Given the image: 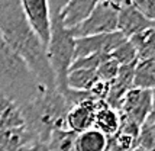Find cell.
<instances>
[{"instance_id":"cell-1","label":"cell","mask_w":155,"mask_h":151,"mask_svg":"<svg viewBox=\"0 0 155 151\" xmlns=\"http://www.w3.org/2000/svg\"><path fill=\"white\" fill-rule=\"evenodd\" d=\"M0 34L7 45L26 62L42 87L57 89L47 49L29 26L20 0H0Z\"/></svg>"},{"instance_id":"cell-2","label":"cell","mask_w":155,"mask_h":151,"mask_svg":"<svg viewBox=\"0 0 155 151\" xmlns=\"http://www.w3.org/2000/svg\"><path fill=\"white\" fill-rule=\"evenodd\" d=\"M70 103L57 89H42L35 99L20 106L25 126L41 143H48L57 129H68Z\"/></svg>"},{"instance_id":"cell-3","label":"cell","mask_w":155,"mask_h":151,"mask_svg":"<svg viewBox=\"0 0 155 151\" xmlns=\"http://www.w3.org/2000/svg\"><path fill=\"white\" fill-rule=\"evenodd\" d=\"M42 89L45 87L39 84L26 62L0 34V97H6L20 108L35 99Z\"/></svg>"},{"instance_id":"cell-4","label":"cell","mask_w":155,"mask_h":151,"mask_svg":"<svg viewBox=\"0 0 155 151\" xmlns=\"http://www.w3.org/2000/svg\"><path fill=\"white\" fill-rule=\"evenodd\" d=\"M65 2L55 0L49 3L51 13V39L47 48V57L51 70L55 76V87L62 96L67 95V76L70 67L74 61V47L75 39L71 36V32L64 28L60 19L61 7Z\"/></svg>"},{"instance_id":"cell-5","label":"cell","mask_w":155,"mask_h":151,"mask_svg":"<svg viewBox=\"0 0 155 151\" xmlns=\"http://www.w3.org/2000/svg\"><path fill=\"white\" fill-rule=\"evenodd\" d=\"M117 13H119V2H97L93 12L86 21L77 28L71 29V36L74 39L104 35L117 32Z\"/></svg>"},{"instance_id":"cell-6","label":"cell","mask_w":155,"mask_h":151,"mask_svg":"<svg viewBox=\"0 0 155 151\" xmlns=\"http://www.w3.org/2000/svg\"><path fill=\"white\" fill-rule=\"evenodd\" d=\"M23 13L31 29L39 38L44 48H48L51 39V13L48 0H20Z\"/></svg>"},{"instance_id":"cell-7","label":"cell","mask_w":155,"mask_h":151,"mask_svg":"<svg viewBox=\"0 0 155 151\" xmlns=\"http://www.w3.org/2000/svg\"><path fill=\"white\" fill-rule=\"evenodd\" d=\"M128 39L122 32H113V34L104 35H94V36H86L75 39L74 47V60L88 57L94 54H106L110 55V52L116 49L122 42Z\"/></svg>"},{"instance_id":"cell-8","label":"cell","mask_w":155,"mask_h":151,"mask_svg":"<svg viewBox=\"0 0 155 151\" xmlns=\"http://www.w3.org/2000/svg\"><path fill=\"white\" fill-rule=\"evenodd\" d=\"M155 29V22L149 21L138 10L134 2H119L117 13V31L126 38L143 34L147 31Z\"/></svg>"},{"instance_id":"cell-9","label":"cell","mask_w":155,"mask_h":151,"mask_svg":"<svg viewBox=\"0 0 155 151\" xmlns=\"http://www.w3.org/2000/svg\"><path fill=\"white\" fill-rule=\"evenodd\" d=\"M149 110H151V90L132 87L123 97L119 113L123 118L143 126L147 124Z\"/></svg>"},{"instance_id":"cell-10","label":"cell","mask_w":155,"mask_h":151,"mask_svg":"<svg viewBox=\"0 0 155 151\" xmlns=\"http://www.w3.org/2000/svg\"><path fill=\"white\" fill-rule=\"evenodd\" d=\"M103 102L90 99L86 102L73 106L67 115V126L75 134H81L84 131L91 129L94 125V118L97 109Z\"/></svg>"},{"instance_id":"cell-11","label":"cell","mask_w":155,"mask_h":151,"mask_svg":"<svg viewBox=\"0 0 155 151\" xmlns=\"http://www.w3.org/2000/svg\"><path fill=\"white\" fill-rule=\"evenodd\" d=\"M96 3V0H67L60 12V19L64 28L71 31L81 25L93 12Z\"/></svg>"},{"instance_id":"cell-12","label":"cell","mask_w":155,"mask_h":151,"mask_svg":"<svg viewBox=\"0 0 155 151\" xmlns=\"http://www.w3.org/2000/svg\"><path fill=\"white\" fill-rule=\"evenodd\" d=\"M35 141H38L36 137L25 125L0 131V150L3 151H19L22 147Z\"/></svg>"},{"instance_id":"cell-13","label":"cell","mask_w":155,"mask_h":151,"mask_svg":"<svg viewBox=\"0 0 155 151\" xmlns=\"http://www.w3.org/2000/svg\"><path fill=\"white\" fill-rule=\"evenodd\" d=\"M119 126H120V113L117 110L109 108L106 102H103L100 108L97 109L93 128L100 131L107 138H112L117 134Z\"/></svg>"},{"instance_id":"cell-14","label":"cell","mask_w":155,"mask_h":151,"mask_svg":"<svg viewBox=\"0 0 155 151\" xmlns=\"http://www.w3.org/2000/svg\"><path fill=\"white\" fill-rule=\"evenodd\" d=\"M109 138L100 131L87 129L81 134H77L75 138V151H106Z\"/></svg>"},{"instance_id":"cell-15","label":"cell","mask_w":155,"mask_h":151,"mask_svg":"<svg viewBox=\"0 0 155 151\" xmlns=\"http://www.w3.org/2000/svg\"><path fill=\"white\" fill-rule=\"evenodd\" d=\"M25 121L20 108L6 97H0V131L23 126Z\"/></svg>"},{"instance_id":"cell-16","label":"cell","mask_w":155,"mask_h":151,"mask_svg":"<svg viewBox=\"0 0 155 151\" xmlns=\"http://www.w3.org/2000/svg\"><path fill=\"white\" fill-rule=\"evenodd\" d=\"M134 89L152 90L155 87V60L138 61L134 73Z\"/></svg>"},{"instance_id":"cell-17","label":"cell","mask_w":155,"mask_h":151,"mask_svg":"<svg viewBox=\"0 0 155 151\" xmlns=\"http://www.w3.org/2000/svg\"><path fill=\"white\" fill-rule=\"evenodd\" d=\"M97 80V73L94 70H70L67 76V86L68 89L77 92H90Z\"/></svg>"},{"instance_id":"cell-18","label":"cell","mask_w":155,"mask_h":151,"mask_svg":"<svg viewBox=\"0 0 155 151\" xmlns=\"http://www.w3.org/2000/svg\"><path fill=\"white\" fill-rule=\"evenodd\" d=\"M77 134L70 129H57L51 134L48 145L51 151H75Z\"/></svg>"},{"instance_id":"cell-19","label":"cell","mask_w":155,"mask_h":151,"mask_svg":"<svg viewBox=\"0 0 155 151\" xmlns=\"http://www.w3.org/2000/svg\"><path fill=\"white\" fill-rule=\"evenodd\" d=\"M110 58L115 60L120 67L122 65H132V64L138 62V52H136L135 47L130 44V41L126 39L110 52Z\"/></svg>"},{"instance_id":"cell-20","label":"cell","mask_w":155,"mask_h":151,"mask_svg":"<svg viewBox=\"0 0 155 151\" xmlns=\"http://www.w3.org/2000/svg\"><path fill=\"white\" fill-rule=\"evenodd\" d=\"M119 69H120V65H119L115 60H112L110 55H109L107 60H104V61L99 65V69L96 70L97 79L101 80V82H106V83H110V84H112V83L116 80V77H117Z\"/></svg>"},{"instance_id":"cell-21","label":"cell","mask_w":155,"mask_h":151,"mask_svg":"<svg viewBox=\"0 0 155 151\" xmlns=\"http://www.w3.org/2000/svg\"><path fill=\"white\" fill-rule=\"evenodd\" d=\"M109 55L106 54H94L88 55V57H83V58H77L73 61L70 70H97L99 65L104 60H107Z\"/></svg>"},{"instance_id":"cell-22","label":"cell","mask_w":155,"mask_h":151,"mask_svg":"<svg viewBox=\"0 0 155 151\" xmlns=\"http://www.w3.org/2000/svg\"><path fill=\"white\" fill-rule=\"evenodd\" d=\"M134 5L145 18L155 22V0H135Z\"/></svg>"},{"instance_id":"cell-23","label":"cell","mask_w":155,"mask_h":151,"mask_svg":"<svg viewBox=\"0 0 155 151\" xmlns=\"http://www.w3.org/2000/svg\"><path fill=\"white\" fill-rule=\"evenodd\" d=\"M109 89H110V83L97 80V82L94 83V86L90 89V93H91V96L94 97L96 100H99V102H104V100H106V97H107Z\"/></svg>"},{"instance_id":"cell-24","label":"cell","mask_w":155,"mask_h":151,"mask_svg":"<svg viewBox=\"0 0 155 151\" xmlns=\"http://www.w3.org/2000/svg\"><path fill=\"white\" fill-rule=\"evenodd\" d=\"M19 151H51L48 143H41V141H35V143H31V144L22 147Z\"/></svg>"},{"instance_id":"cell-25","label":"cell","mask_w":155,"mask_h":151,"mask_svg":"<svg viewBox=\"0 0 155 151\" xmlns=\"http://www.w3.org/2000/svg\"><path fill=\"white\" fill-rule=\"evenodd\" d=\"M155 124V87L151 90V110H149L148 119H147V125H154Z\"/></svg>"},{"instance_id":"cell-26","label":"cell","mask_w":155,"mask_h":151,"mask_svg":"<svg viewBox=\"0 0 155 151\" xmlns=\"http://www.w3.org/2000/svg\"><path fill=\"white\" fill-rule=\"evenodd\" d=\"M106 151H128V150H123L122 147L116 144V141L113 138H109L107 141V147H106Z\"/></svg>"},{"instance_id":"cell-27","label":"cell","mask_w":155,"mask_h":151,"mask_svg":"<svg viewBox=\"0 0 155 151\" xmlns=\"http://www.w3.org/2000/svg\"><path fill=\"white\" fill-rule=\"evenodd\" d=\"M154 128H155V126H154ZM154 151H155V148H154Z\"/></svg>"},{"instance_id":"cell-28","label":"cell","mask_w":155,"mask_h":151,"mask_svg":"<svg viewBox=\"0 0 155 151\" xmlns=\"http://www.w3.org/2000/svg\"><path fill=\"white\" fill-rule=\"evenodd\" d=\"M0 151H3V150H0Z\"/></svg>"},{"instance_id":"cell-29","label":"cell","mask_w":155,"mask_h":151,"mask_svg":"<svg viewBox=\"0 0 155 151\" xmlns=\"http://www.w3.org/2000/svg\"><path fill=\"white\" fill-rule=\"evenodd\" d=\"M154 126H155V124H154Z\"/></svg>"}]
</instances>
